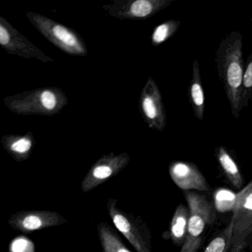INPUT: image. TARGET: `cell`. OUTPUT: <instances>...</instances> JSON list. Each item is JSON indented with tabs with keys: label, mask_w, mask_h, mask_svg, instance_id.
Listing matches in <instances>:
<instances>
[{
	"label": "cell",
	"mask_w": 252,
	"mask_h": 252,
	"mask_svg": "<svg viewBox=\"0 0 252 252\" xmlns=\"http://www.w3.org/2000/svg\"><path fill=\"white\" fill-rule=\"evenodd\" d=\"M144 110L145 112L146 116L150 119H155L158 116V110L157 106L155 104L154 100L150 97H147L144 99Z\"/></svg>",
	"instance_id": "ac0fdd59"
},
{
	"label": "cell",
	"mask_w": 252,
	"mask_h": 252,
	"mask_svg": "<svg viewBox=\"0 0 252 252\" xmlns=\"http://www.w3.org/2000/svg\"><path fill=\"white\" fill-rule=\"evenodd\" d=\"M189 98L194 116L198 120L204 119L205 95L200 76V65L197 60L192 64V74L188 88Z\"/></svg>",
	"instance_id": "52a82bcc"
},
{
	"label": "cell",
	"mask_w": 252,
	"mask_h": 252,
	"mask_svg": "<svg viewBox=\"0 0 252 252\" xmlns=\"http://www.w3.org/2000/svg\"><path fill=\"white\" fill-rule=\"evenodd\" d=\"M189 209L184 204H180L175 209L170 223L169 236L175 246L182 247L185 243L188 231Z\"/></svg>",
	"instance_id": "ba28073f"
},
{
	"label": "cell",
	"mask_w": 252,
	"mask_h": 252,
	"mask_svg": "<svg viewBox=\"0 0 252 252\" xmlns=\"http://www.w3.org/2000/svg\"><path fill=\"white\" fill-rule=\"evenodd\" d=\"M41 99L44 107L48 110H52L57 104L55 95L51 91H46L42 93Z\"/></svg>",
	"instance_id": "d6986e66"
},
{
	"label": "cell",
	"mask_w": 252,
	"mask_h": 252,
	"mask_svg": "<svg viewBox=\"0 0 252 252\" xmlns=\"http://www.w3.org/2000/svg\"><path fill=\"white\" fill-rule=\"evenodd\" d=\"M54 33L56 37L69 46H73L76 43V39L73 35L70 34L67 29L63 26H57L54 29Z\"/></svg>",
	"instance_id": "e0dca14e"
},
{
	"label": "cell",
	"mask_w": 252,
	"mask_h": 252,
	"mask_svg": "<svg viewBox=\"0 0 252 252\" xmlns=\"http://www.w3.org/2000/svg\"><path fill=\"white\" fill-rule=\"evenodd\" d=\"M169 175L177 187L184 191H209V186L194 163L175 161L169 166Z\"/></svg>",
	"instance_id": "8992f818"
},
{
	"label": "cell",
	"mask_w": 252,
	"mask_h": 252,
	"mask_svg": "<svg viewBox=\"0 0 252 252\" xmlns=\"http://www.w3.org/2000/svg\"><path fill=\"white\" fill-rule=\"evenodd\" d=\"M153 11V5L146 0H138L132 4L131 12L136 17H144L148 16Z\"/></svg>",
	"instance_id": "2e32d148"
},
{
	"label": "cell",
	"mask_w": 252,
	"mask_h": 252,
	"mask_svg": "<svg viewBox=\"0 0 252 252\" xmlns=\"http://www.w3.org/2000/svg\"><path fill=\"white\" fill-rule=\"evenodd\" d=\"M189 209L188 231L180 252H197L203 240V232L215 220L216 214L212 202L206 196L192 191H184Z\"/></svg>",
	"instance_id": "7a4b0ae2"
},
{
	"label": "cell",
	"mask_w": 252,
	"mask_h": 252,
	"mask_svg": "<svg viewBox=\"0 0 252 252\" xmlns=\"http://www.w3.org/2000/svg\"><path fill=\"white\" fill-rule=\"evenodd\" d=\"M10 36L8 32L2 26H0V43L5 45L9 42Z\"/></svg>",
	"instance_id": "44dd1931"
},
{
	"label": "cell",
	"mask_w": 252,
	"mask_h": 252,
	"mask_svg": "<svg viewBox=\"0 0 252 252\" xmlns=\"http://www.w3.org/2000/svg\"><path fill=\"white\" fill-rule=\"evenodd\" d=\"M179 21H171L159 26L153 33V39L156 43L164 42L169 36H172L179 28Z\"/></svg>",
	"instance_id": "4fadbf2b"
},
{
	"label": "cell",
	"mask_w": 252,
	"mask_h": 252,
	"mask_svg": "<svg viewBox=\"0 0 252 252\" xmlns=\"http://www.w3.org/2000/svg\"><path fill=\"white\" fill-rule=\"evenodd\" d=\"M233 236V221L209 243L203 252H229Z\"/></svg>",
	"instance_id": "8fae6325"
},
{
	"label": "cell",
	"mask_w": 252,
	"mask_h": 252,
	"mask_svg": "<svg viewBox=\"0 0 252 252\" xmlns=\"http://www.w3.org/2000/svg\"><path fill=\"white\" fill-rule=\"evenodd\" d=\"M10 252H34V246L29 239L23 237H18L11 242Z\"/></svg>",
	"instance_id": "9a60e30c"
},
{
	"label": "cell",
	"mask_w": 252,
	"mask_h": 252,
	"mask_svg": "<svg viewBox=\"0 0 252 252\" xmlns=\"http://www.w3.org/2000/svg\"><path fill=\"white\" fill-rule=\"evenodd\" d=\"M215 64L218 76L225 90L231 114L239 119L242 110V84L245 64L243 57V36L231 32L221 40L216 52Z\"/></svg>",
	"instance_id": "6da1fadb"
},
{
	"label": "cell",
	"mask_w": 252,
	"mask_h": 252,
	"mask_svg": "<svg viewBox=\"0 0 252 252\" xmlns=\"http://www.w3.org/2000/svg\"><path fill=\"white\" fill-rule=\"evenodd\" d=\"M32 147V142L29 140L23 138L19 140L17 142L14 143L11 146V149L17 153H24L29 151Z\"/></svg>",
	"instance_id": "ffe728a7"
},
{
	"label": "cell",
	"mask_w": 252,
	"mask_h": 252,
	"mask_svg": "<svg viewBox=\"0 0 252 252\" xmlns=\"http://www.w3.org/2000/svg\"><path fill=\"white\" fill-rule=\"evenodd\" d=\"M107 209L115 226L137 252H153L151 231L141 216L121 209L116 199L107 200Z\"/></svg>",
	"instance_id": "3957f363"
},
{
	"label": "cell",
	"mask_w": 252,
	"mask_h": 252,
	"mask_svg": "<svg viewBox=\"0 0 252 252\" xmlns=\"http://www.w3.org/2000/svg\"><path fill=\"white\" fill-rule=\"evenodd\" d=\"M251 99H252V54L248 57L245 64L242 84V108L247 107Z\"/></svg>",
	"instance_id": "7c38bea8"
},
{
	"label": "cell",
	"mask_w": 252,
	"mask_h": 252,
	"mask_svg": "<svg viewBox=\"0 0 252 252\" xmlns=\"http://www.w3.org/2000/svg\"><path fill=\"white\" fill-rule=\"evenodd\" d=\"M215 156L222 172L228 178L229 182L236 189H241L243 184V178L235 160L231 157L228 150L223 146L218 147L215 150Z\"/></svg>",
	"instance_id": "9c48e42d"
},
{
	"label": "cell",
	"mask_w": 252,
	"mask_h": 252,
	"mask_svg": "<svg viewBox=\"0 0 252 252\" xmlns=\"http://www.w3.org/2000/svg\"><path fill=\"white\" fill-rule=\"evenodd\" d=\"M97 231L103 252H131L117 231L109 224L99 222L97 225Z\"/></svg>",
	"instance_id": "30bf717a"
},
{
	"label": "cell",
	"mask_w": 252,
	"mask_h": 252,
	"mask_svg": "<svg viewBox=\"0 0 252 252\" xmlns=\"http://www.w3.org/2000/svg\"><path fill=\"white\" fill-rule=\"evenodd\" d=\"M67 220L58 212L50 210H23L16 212L8 220L11 228L23 233L59 226L66 224Z\"/></svg>",
	"instance_id": "5b68a950"
},
{
	"label": "cell",
	"mask_w": 252,
	"mask_h": 252,
	"mask_svg": "<svg viewBox=\"0 0 252 252\" xmlns=\"http://www.w3.org/2000/svg\"><path fill=\"white\" fill-rule=\"evenodd\" d=\"M229 252H244L252 243V180L236 194Z\"/></svg>",
	"instance_id": "277c9868"
},
{
	"label": "cell",
	"mask_w": 252,
	"mask_h": 252,
	"mask_svg": "<svg viewBox=\"0 0 252 252\" xmlns=\"http://www.w3.org/2000/svg\"><path fill=\"white\" fill-rule=\"evenodd\" d=\"M251 21H252V20H251Z\"/></svg>",
	"instance_id": "7402d4cb"
},
{
	"label": "cell",
	"mask_w": 252,
	"mask_h": 252,
	"mask_svg": "<svg viewBox=\"0 0 252 252\" xmlns=\"http://www.w3.org/2000/svg\"><path fill=\"white\" fill-rule=\"evenodd\" d=\"M236 194H233L229 190L220 189L215 194V206L220 211H223L224 204L226 203L227 209H234L235 203Z\"/></svg>",
	"instance_id": "5bb4252c"
}]
</instances>
